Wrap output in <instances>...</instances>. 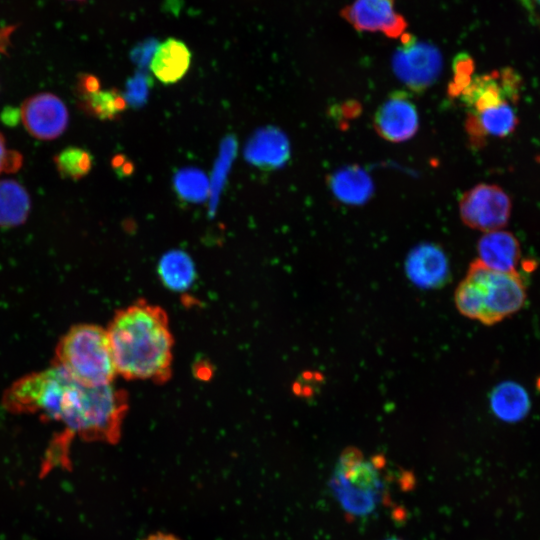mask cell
Instances as JSON below:
<instances>
[{
	"label": "cell",
	"instance_id": "30bf717a",
	"mask_svg": "<svg viewBox=\"0 0 540 540\" xmlns=\"http://www.w3.org/2000/svg\"><path fill=\"white\" fill-rule=\"evenodd\" d=\"M341 15L358 31L381 32L390 38H401L407 28L393 0H354Z\"/></svg>",
	"mask_w": 540,
	"mask_h": 540
},
{
	"label": "cell",
	"instance_id": "ba28073f",
	"mask_svg": "<svg viewBox=\"0 0 540 540\" xmlns=\"http://www.w3.org/2000/svg\"><path fill=\"white\" fill-rule=\"evenodd\" d=\"M521 78L512 68L471 77L458 94L471 112L503 102L516 103L520 96Z\"/></svg>",
	"mask_w": 540,
	"mask_h": 540
},
{
	"label": "cell",
	"instance_id": "ffe728a7",
	"mask_svg": "<svg viewBox=\"0 0 540 540\" xmlns=\"http://www.w3.org/2000/svg\"><path fill=\"white\" fill-rule=\"evenodd\" d=\"M161 282L172 291L187 290L195 279V269L191 259L182 252L166 254L158 266Z\"/></svg>",
	"mask_w": 540,
	"mask_h": 540
},
{
	"label": "cell",
	"instance_id": "5bb4252c",
	"mask_svg": "<svg viewBox=\"0 0 540 540\" xmlns=\"http://www.w3.org/2000/svg\"><path fill=\"white\" fill-rule=\"evenodd\" d=\"M479 260L488 268L499 272L517 271L520 245L516 237L507 231L485 233L478 242Z\"/></svg>",
	"mask_w": 540,
	"mask_h": 540
},
{
	"label": "cell",
	"instance_id": "d4e9b609",
	"mask_svg": "<svg viewBox=\"0 0 540 540\" xmlns=\"http://www.w3.org/2000/svg\"><path fill=\"white\" fill-rule=\"evenodd\" d=\"M386 540H400V539H397V538H389V539H386Z\"/></svg>",
	"mask_w": 540,
	"mask_h": 540
},
{
	"label": "cell",
	"instance_id": "4fadbf2b",
	"mask_svg": "<svg viewBox=\"0 0 540 540\" xmlns=\"http://www.w3.org/2000/svg\"><path fill=\"white\" fill-rule=\"evenodd\" d=\"M518 125L514 103L503 102L476 112L466 121V130L472 144L479 146L487 137L504 138Z\"/></svg>",
	"mask_w": 540,
	"mask_h": 540
},
{
	"label": "cell",
	"instance_id": "484cf974",
	"mask_svg": "<svg viewBox=\"0 0 540 540\" xmlns=\"http://www.w3.org/2000/svg\"><path fill=\"white\" fill-rule=\"evenodd\" d=\"M74 1H83V0H74Z\"/></svg>",
	"mask_w": 540,
	"mask_h": 540
},
{
	"label": "cell",
	"instance_id": "5b68a950",
	"mask_svg": "<svg viewBox=\"0 0 540 540\" xmlns=\"http://www.w3.org/2000/svg\"><path fill=\"white\" fill-rule=\"evenodd\" d=\"M378 460L365 459L355 448L339 458L331 487L346 512L354 516L370 514L383 497L384 483Z\"/></svg>",
	"mask_w": 540,
	"mask_h": 540
},
{
	"label": "cell",
	"instance_id": "9a60e30c",
	"mask_svg": "<svg viewBox=\"0 0 540 540\" xmlns=\"http://www.w3.org/2000/svg\"><path fill=\"white\" fill-rule=\"evenodd\" d=\"M191 51L181 40L167 38L158 44L150 61L153 75L163 84L181 80L190 68Z\"/></svg>",
	"mask_w": 540,
	"mask_h": 540
},
{
	"label": "cell",
	"instance_id": "8fae6325",
	"mask_svg": "<svg viewBox=\"0 0 540 540\" xmlns=\"http://www.w3.org/2000/svg\"><path fill=\"white\" fill-rule=\"evenodd\" d=\"M419 118L416 106L407 93H392L374 116L376 132L390 142H403L414 136Z\"/></svg>",
	"mask_w": 540,
	"mask_h": 540
},
{
	"label": "cell",
	"instance_id": "9c48e42d",
	"mask_svg": "<svg viewBox=\"0 0 540 540\" xmlns=\"http://www.w3.org/2000/svg\"><path fill=\"white\" fill-rule=\"evenodd\" d=\"M26 130L39 140H53L67 128L69 114L63 101L48 92L28 97L20 107Z\"/></svg>",
	"mask_w": 540,
	"mask_h": 540
},
{
	"label": "cell",
	"instance_id": "603a6c76",
	"mask_svg": "<svg viewBox=\"0 0 540 540\" xmlns=\"http://www.w3.org/2000/svg\"><path fill=\"white\" fill-rule=\"evenodd\" d=\"M522 7L528 13L530 20L535 24H540V0H519Z\"/></svg>",
	"mask_w": 540,
	"mask_h": 540
},
{
	"label": "cell",
	"instance_id": "52a82bcc",
	"mask_svg": "<svg viewBox=\"0 0 540 540\" xmlns=\"http://www.w3.org/2000/svg\"><path fill=\"white\" fill-rule=\"evenodd\" d=\"M402 45L393 55L392 66L396 76L411 90L421 92L438 77L442 68L439 50L428 43L404 34Z\"/></svg>",
	"mask_w": 540,
	"mask_h": 540
},
{
	"label": "cell",
	"instance_id": "8992f818",
	"mask_svg": "<svg viewBox=\"0 0 540 540\" xmlns=\"http://www.w3.org/2000/svg\"><path fill=\"white\" fill-rule=\"evenodd\" d=\"M511 205L509 196L501 187L479 184L462 195L459 211L467 226L487 233L507 225Z\"/></svg>",
	"mask_w": 540,
	"mask_h": 540
},
{
	"label": "cell",
	"instance_id": "cb8c5ba5",
	"mask_svg": "<svg viewBox=\"0 0 540 540\" xmlns=\"http://www.w3.org/2000/svg\"><path fill=\"white\" fill-rule=\"evenodd\" d=\"M144 540H180V539L171 534L156 533V534L149 535Z\"/></svg>",
	"mask_w": 540,
	"mask_h": 540
},
{
	"label": "cell",
	"instance_id": "7402d4cb",
	"mask_svg": "<svg viewBox=\"0 0 540 540\" xmlns=\"http://www.w3.org/2000/svg\"><path fill=\"white\" fill-rule=\"evenodd\" d=\"M22 155L15 151L7 149L4 136L0 133V173L16 172L22 165Z\"/></svg>",
	"mask_w": 540,
	"mask_h": 540
},
{
	"label": "cell",
	"instance_id": "ac0fdd59",
	"mask_svg": "<svg viewBox=\"0 0 540 540\" xmlns=\"http://www.w3.org/2000/svg\"><path fill=\"white\" fill-rule=\"evenodd\" d=\"M31 201L26 189L11 179L0 180V227L23 224L30 213Z\"/></svg>",
	"mask_w": 540,
	"mask_h": 540
},
{
	"label": "cell",
	"instance_id": "3957f363",
	"mask_svg": "<svg viewBox=\"0 0 540 540\" xmlns=\"http://www.w3.org/2000/svg\"><path fill=\"white\" fill-rule=\"evenodd\" d=\"M526 297L517 271H495L476 259L455 291V304L463 316L489 326L518 312Z\"/></svg>",
	"mask_w": 540,
	"mask_h": 540
},
{
	"label": "cell",
	"instance_id": "44dd1931",
	"mask_svg": "<svg viewBox=\"0 0 540 540\" xmlns=\"http://www.w3.org/2000/svg\"><path fill=\"white\" fill-rule=\"evenodd\" d=\"M56 169L63 178L79 180L92 169V154L80 147H67L54 157Z\"/></svg>",
	"mask_w": 540,
	"mask_h": 540
},
{
	"label": "cell",
	"instance_id": "2e32d148",
	"mask_svg": "<svg viewBox=\"0 0 540 540\" xmlns=\"http://www.w3.org/2000/svg\"><path fill=\"white\" fill-rule=\"evenodd\" d=\"M329 184L334 195L346 204H362L373 191L370 177L358 166L338 170L330 177Z\"/></svg>",
	"mask_w": 540,
	"mask_h": 540
},
{
	"label": "cell",
	"instance_id": "6da1fadb",
	"mask_svg": "<svg viewBox=\"0 0 540 540\" xmlns=\"http://www.w3.org/2000/svg\"><path fill=\"white\" fill-rule=\"evenodd\" d=\"M2 404L9 412L38 414L63 426L64 431L49 448L52 463L65 459L75 437L116 443L128 411V396L113 384L83 385L52 364L15 381L4 392Z\"/></svg>",
	"mask_w": 540,
	"mask_h": 540
},
{
	"label": "cell",
	"instance_id": "7a4b0ae2",
	"mask_svg": "<svg viewBox=\"0 0 540 540\" xmlns=\"http://www.w3.org/2000/svg\"><path fill=\"white\" fill-rule=\"evenodd\" d=\"M106 330L117 374L158 384L170 379L174 338L163 308L138 300L118 310Z\"/></svg>",
	"mask_w": 540,
	"mask_h": 540
},
{
	"label": "cell",
	"instance_id": "7c38bea8",
	"mask_svg": "<svg viewBox=\"0 0 540 540\" xmlns=\"http://www.w3.org/2000/svg\"><path fill=\"white\" fill-rule=\"evenodd\" d=\"M405 270L409 280L422 289L439 288L449 277V265L444 251L431 243L420 244L411 250Z\"/></svg>",
	"mask_w": 540,
	"mask_h": 540
},
{
	"label": "cell",
	"instance_id": "d6986e66",
	"mask_svg": "<svg viewBox=\"0 0 540 540\" xmlns=\"http://www.w3.org/2000/svg\"><path fill=\"white\" fill-rule=\"evenodd\" d=\"M80 108L100 120H115L126 110L127 102L116 89L95 90L79 95Z\"/></svg>",
	"mask_w": 540,
	"mask_h": 540
},
{
	"label": "cell",
	"instance_id": "e0dca14e",
	"mask_svg": "<svg viewBox=\"0 0 540 540\" xmlns=\"http://www.w3.org/2000/svg\"><path fill=\"white\" fill-rule=\"evenodd\" d=\"M493 413L501 420L514 422L523 419L530 409L526 390L515 382H503L490 395Z\"/></svg>",
	"mask_w": 540,
	"mask_h": 540
},
{
	"label": "cell",
	"instance_id": "277c9868",
	"mask_svg": "<svg viewBox=\"0 0 540 540\" xmlns=\"http://www.w3.org/2000/svg\"><path fill=\"white\" fill-rule=\"evenodd\" d=\"M53 365L91 387L113 384L117 375L107 330L94 324L72 326L56 346Z\"/></svg>",
	"mask_w": 540,
	"mask_h": 540
}]
</instances>
